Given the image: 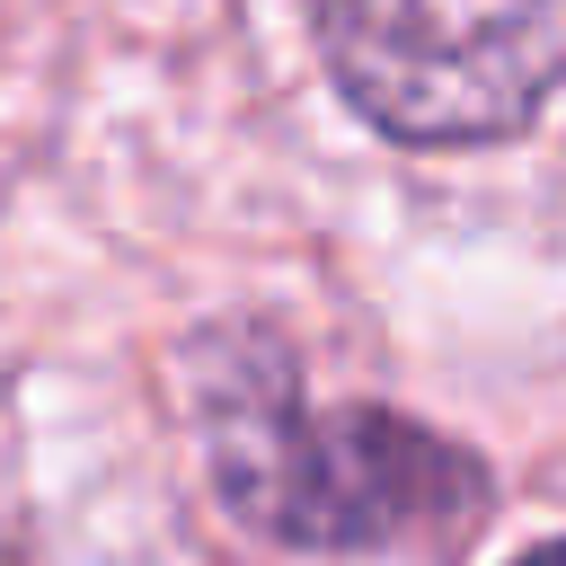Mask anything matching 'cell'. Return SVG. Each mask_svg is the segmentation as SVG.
Here are the masks:
<instances>
[{
    "label": "cell",
    "mask_w": 566,
    "mask_h": 566,
    "mask_svg": "<svg viewBox=\"0 0 566 566\" xmlns=\"http://www.w3.org/2000/svg\"><path fill=\"white\" fill-rule=\"evenodd\" d=\"M345 97L398 142H495L566 71V0H318Z\"/></svg>",
    "instance_id": "7a4b0ae2"
},
{
    "label": "cell",
    "mask_w": 566,
    "mask_h": 566,
    "mask_svg": "<svg viewBox=\"0 0 566 566\" xmlns=\"http://www.w3.org/2000/svg\"><path fill=\"white\" fill-rule=\"evenodd\" d=\"M203 451L221 495L301 548H371L478 495V460L389 407H301L292 363L212 354Z\"/></svg>",
    "instance_id": "6da1fadb"
},
{
    "label": "cell",
    "mask_w": 566,
    "mask_h": 566,
    "mask_svg": "<svg viewBox=\"0 0 566 566\" xmlns=\"http://www.w3.org/2000/svg\"><path fill=\"white\" fill-rule=\"evenodd\" d=\"M522 566H566V539H548V548H531Z\"/></svg>",
    "instance_id": "3957f363"
}]
</instances>
